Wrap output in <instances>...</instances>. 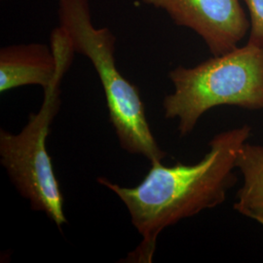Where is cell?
Masks as SVG:
<instances>
[{"label":"cell","instance_id":"cell-1","mask_svg":"<svg viewBox=\"0 0 263 263\" xmlns=\"http://www.w3.org/2000/svg\"><path fill=\"white\" fill-rule=\"evenodd\" d=\"M251 130L244 125L217 134L197 164L177 163L166 167L162 162L152 163L145 178L135 187L98 178L100 184L122 201L133 226L142 237L141 245L130 254L134 262L152 261L157 238L165 228L226 201L227 191L237 181L238 153Z\"/></svg>","mask_w":263,"mask_h":263},{"label":"cell","instance_id":"cell-4","mask_svg":"<svg viewBox=\"0 0 263 263\" xmlns=\"http://www.w3.org/2000/svg\"><path fill=\"white\" fill-rule=\"evenodd\" d=\"M62 71L44 90V102L19 134L0 130V162L20 195L33 211L43 213L60 229L67 222L64 196L48 154L46 141L61 105Z\"/></svg>","mask_w":263,"mask_h":263},{"label":"cell","instance_id":"cell-7","mask_svg":"<svg viewBox=\"0 0 263 263\" xmlns=\"http://www.w3.org/2000/svg\"><path fill=\"white\" fill-rule=\"evenodd\" d=\"M237 169L242 174L243 185L234 209L263 227V145L246 141L238 153Z\"/></svg>","mask_w":263,"mask_h":263},{"label":"cell","instance_id":"cell-3","mask_svg":"<svg viewBox=\"0 0 263 263\" xmlns=\"http://www.w3.org/2000/svg\"><path fill=\"white\" fill-rule=\"evenodd\" d=\"M174 92L165 97L167 119H179V135L194 130L204 113L219 105L263 109V48L248 42L193 67L169 72Z\"/></svg>","mask_w":263,"mask_h":263},{"label":"cell","instance_id":"cell-6","mask_svg":"<svg viewBox=\"0 0 263 263\" xmlns=\"http://www.w3.org/2000/svg\"><path fill=\"white\" fill-rule=\"evenodd\" d=\"M74 53L60 26L52 32L51 47L29 43L1 48L0 92L28 85H38L45 90L62 71H67Z\"/></svg>","mask_w":263,"mask_h":263},{"label":"cell","instance_id":"cell-2","mask_svg":"<svg viewBox=\"0 0 263 263\" xmlns=\"http://www.w3.org/2000/svg\"><path fill=\"white\" fill-rule=\"evenodd\" d=\"M58 15L74 52L86 57L98 73L123 151L141 155L151 164L162 162L167 153L151 132L139 89L116 66V38L111 30L95 27L89 0H59Z\"/></svg>","mask_w":263,"mask_h":263},{"label":"cell","instance_id":"cell-5","mask_svg":"<svg viewBox=\"0 0 263 263\" xmlns=\"http://www.w3.org/2000/svg\"><path fill=\"white\" fill-rule=\"evenodd\" d=\"M164 10L176 25L190 28L214 56L235 48L250 28L239 0H141Z\"/></svg>","mask_w":263,"mask_h":263},{"label":"cell","instance_id":"cell-8","mask_svg":"<svg viewBox=\"0 0 263 263\" xmlns=\"http://www.w3.org/2000/svg\"><path fill=\"white\" fill-rule=\"evenodd\" d=\"M251 16V34L249 41L263 48V0H244Z\"/></svg>","mask_w":263,"mask_h":263}]
</instances>
